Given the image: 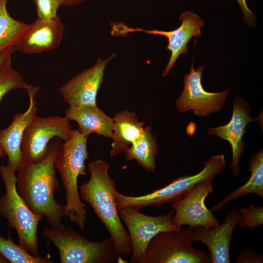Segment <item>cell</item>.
Segmentation results:
<instances>
[{"label": "cell", "mask_w": 263, "mask_h": 263, "mask_svg": "<svg viewBox=\"0 0 263 263\" xmlns=\"http://www.w3.org/2000/svg\"><path fill=\"white\" fill-rule=\"evenodd\" d=\"M0 254L11 263H53L47 257L35 256L20 244H16L10 236L6 239L0 236Z\"/></svg>", "instance_id": "23"}, {"label": "cell", "mask_w": 263, "mask_h": 263, "mask_svg": "<svg viewBox=\"0 0 263 263\" xmlns=\"http://www.w3.org/2000/svg\"><path fill=\"white\" fill-rule=\"evenodd\" d=\"M240 214L236 208L228 213L222 224L212 227H193L190 233L192 242L200 241L208 249L211 263H230V244Z\"/></svg>", "instance_id": "15"}, {"label": "cell", "mask_w": 263, "mask_h": 263, "mask_svg": "<svg viewBox=\"0 0 263 263\" xmlns=\"http://www.w3.org/2000/svg\"><path fill=\"white\" fill-rule=\"evenodd\" d=\"M6 156L4 151L0 147V159Z\"/></svg>", "instance_id": "32"}, {"label": "cell", "mask_w": 263, "mask_h": 263, "mask_svg": "<svg viewBox=\"0 0 263 263\" xmlns=\"http://www.w3.org/2000/svg\"><path fill=\"white\" fill-rule=\"evenodd\" d=\"M128 232L131 245L130 262L140 263L151 240L161 232L180 229L173 222L174 210L157 216L144 214L132 207L118 209Z\"/></svg>", "instance_id": "8"}, {"label": "cell", "mask_w": 263, "mask_h": 263, "mask_svg": "<svg viewBox=\"0 0 263 263\" xmlns=\"http://www.w3.org/2000/svg\"><path fill=\"white\" fill-rule=\"evenodd\" d=\"M9 262L0 254V263H8Z\"/></svg>", "instance_id": "31"}, {"label": "cell", "mask_w": 263, "mask_h": 263, "mask_svg": "<svg viewBox=\"0 0 263 263\" xmlns=\"http://www.w3.org/2000/svg\"><path fill=\"white\" fill-rule=\"evenodd\" d=\"M109 165L102 159L88 164L90 177L79 188L81 199L93 209L113 239L118 257L131 253L130 237L118 212L114 197L115 182L108 173Z\"/></svg>", "instance_id": "2"}, {"label": "cell", "mask_w": 263, "mask_h": 263, "mask_svg": "<svg viewBox=\"0 0 263 263\" xmlns=\"http://www.w3.org/2000/svg\"><path fill=\"white\" fill-rule=\"evenodd\" d=\"M7 0H0V53L14 47L29 24L10 16L6 9Z\"/></svg>", "instance_id": "22"}, {"label": "cell", "mask_w": 263, "mask_h": 263, "mask_svg": "<svg viewBox=\"0 0 263 263\" xmlns=\"http://www.w3.org/2000/svg\"><path fill=\"white\" fill-rule=\"evenodd\" d=\"M113 118L111 156L125 152L142 135L145 127V122L140 121L135 113L128 110L116 113Z\"/></svg>", "instance_id": "19"}, {"label": "cell", "mask_w": 263, "mask_h": 263, "mask_svg": "<svg viewBox=\"0 0 263 263\" xmlns=\"http://www.w3.org/2000/svg\"><path fill=\"white\" fill-rule=\"evenodd\" d=\"M42 234L56 247L61 263H114L117 261L118 256L111 237L91 241L63 224L57 228L46 227Z\"/></svg>", "instance_id": "4"}, {"label": "cell", "mask_w": 263, "mask_h": 263, "mask_svg": "<svg viewBox=\"0 0 263 263\" xmlns=\"http://www.w3.org/2000/svg\"><path fill=\"white\" fill-rule=\"evenodd\" d=\"M73 130L65 116L40 117L36 116L26 129L21 143L22 161L35 163L45 157L49 144L55 138L64 141Z\"/></svg>", "instance_id": "9"}, {"label": "cell", "mask_w": 263, "mask_h": 263, "mask_svg": "<svg viewBox=\"0 0 263 263\" xmlns=\"http://www.w3.org/2000/svg\"><path fill=\"white\" fill-rule=\"evenodd\" d=\"M193 227L163 231L150 242L140 263H209V256L194 248L190 233Z\"/></svg>", "instance_id": "7"}, {"label": "cell", "mask_w": 263, "mask_h": 263, "mask_svg": "<svg viewBox=\"0 0 263 263\" xmlns=\"http://www.w3.org/2000/svg\"><path fill=\"white\" fill-rule=\"evenodd\" d=\"M236 263H262L263 256L251 249L244 250L237 256Z\"/></svg>", "instance_id": "27"}, {"label": "cell", "mask_w": 263, "mask_h": 263, "mask_svg": "<svg viewBox=\"0 0 263 263\" xmlns=\"http://www.w3.org/2000/svg\"><path fill=\"white\" fill-rule=\"evenodd\" d=\"M213 179L200 182L185 196L172 202L170 207L174 210L173 222L175 225L212 227L220 224L205 204L206 198L213 190Z\"/></svg>", "instance_id": "12"}, {"label": "cell", "mask_w": 263, "mask_h": 263, "mask_svg": "<svg viewBox=\"0 0 263 263\" xmlns=\"http://www.w3.org/2000/svg\"><path fill=\"white\" fill-rule=\"evenodd\" d=\"M15 173L7 165L0 167L5 188V193L0 198V214L17 232L19 244L31 254L39 256L38 227L44 216L33 213L18 193Z\"/></svg>", "instance_id": "5"}, {"label": "cell", "mask_w": 263, "mask_h": 263, "mask_svg": "<svg viewBox=\"0 0 263 263\" xmlns=\"http://www.w3.org/2000/svg\"><path fill=\"white\" fill-rule=\"evenodd\" d=\"M250 112L248 103L243 97L237 96L233 100L232 113L229 122L225 125L209 128L207 131L208 134L217 136L231 145L232 157L230 169L234 178L237 177L240 173L239 163L246 145V142L242 140L245 128L251 122L261 120L259 116L252 118Z\"/></svg>", "instance_id": "14"}, {"label": "cell", "mask_w": 263, "mask_h": 263, "mask_svg": "<svg viewBox=\"0 0 263 263\" xmlns=\"http://www.w3.org/2000/svg\"><path fill=\"white\" fill-rule=\"evenodd\" d=\"M85 0H58L60 5L71 6L80 3Z\"/></svg>", "instance_id": "30"}, {"label": "cell", "mask_w": 263, "mask_h": 263, "mask_svg": "<svg viewBox=\"0 0 263 263\" xmlns=\"http://www.w3.org/2000/svg\"><path fill=\"white\" fill-rule=\"evenodd\" d=\"M30 86L24 81L19 72L12 68L11 56L0 65V103L4 96L12 90L17 89L27 90Z\"/></svg>", "instance_id": "24"}, {"label": "cell", "mask_w": 263, "mask_h": 263, "mask_svg": "<svg viewBox=\"0 0 263 263\" xmlns=\"http://www.w3.org/2000/svg\"><path fill=\"white\" fill-rule=\"evenodd\" d=\"M203 70V65L194 69L193 59L189 73L183 77V92L175 101L179 113L192 110L197 117H208L223 107L229 89L217 93L206 91L201 83Z\"/></svg>", "instance_id": "11"}, {"label": "cell", "mask_w": 263, "mask_h": 263, "mask_svg": "<svg viewBox=\"0 0 263 263\" xmlns=\"http://www.w3.org/2000/svg\"><path fill=\"white\" fill-rule=\"evenodd\" d=\"M87 139L77 130H73L71 137L61 143L55 161V167L60 174L65 190L66 216L81 229L84 228L87 217L77 184L78 176L86 174Z\"/></svg>", "instance_id": "3"}, {"label": "cell", "mask_w": 263, "mask_h": 263, "mask_svg": "<svg viewBox=\"0 0 263 263\" xmlns=\"http://www.w3.org/2000/svg\"><path fill=\"white\" fill-rule=\"evenodd\" d=\"M115 56L113 53L105 59L98 58L94 66L85 69L59 89L69 107L97 106L96 96L103 82L105 67Z\"/></svg>", "instance_id": "13"}, {"label": "cell", "mask_w": 263, "mask_h": 263, "mask_svg": "<svg viewBox=\"0 0 263 263\" xmlns=\"http://www.w3.org/2000/svg\"><path fill=\"white\" fill-rule=\"evenodd\" d=\"M248 169L251 175L247 182L232 191L221 201L212 207L214 211L225 205L248 194L253 193L263 198V150L255 153L248 161Z\"/></svg>", "instance_id": "20"}, {"label": "cell", "mask_w": 263, "mask_h": 263, "mask_svg": "<svg viewBox=\"0 0 263 263\" xmlns=\"http://www.w3.org/2000/svg\"><path fill=\"white\" fill-rule=\"evenodd\" d=\"M64 26L58 17L49 19H37L29 25L14 47L25 54H39L57 48L60 44Z\"/></svg>", "instance_id": "17"}, {"label": "cell", "mask_w": 263, "mask_h": 263, "mask_svg": "<svg viewBox=\"0 0 263 263\" xmlns=\"http://www.w3.org/2000/svg\"><path fill=\"white\" fill-rule=\"evenodd\" d=\"M69 121H75L78 131L88 137L95 133L107 138H112L113 118L107 115L97 107H69L65 112Z\"/></svg>", "instance_id": "18"}, {"label": "cell", "mask_w": 263, "mask_h": 263, "mask_svg": "<svg viewBox=\"0 0 263 263\" xmlns=\"http://www.w3.org/2000/svg\"><path fill=\"white\" fill-rule=\"evenodd\" d=\"M26 91L30 99L27 110L22 113H15L11 124L0 130V147L8 157L7 165L16 172L22 162L21 143L24 133L31 121L37 116L38 111L35 96L39 87L31 85Z\"/></svg>", "instance_id": "16"}, {"label": "cell", "mask_w": 263, "mask_h": 263, "mask_svg": "<svg viewBox=\"0 0 263 263\" xmlns=\"http://www.w3.org/2000/svg\"><path fill=\"white\" fill-rule=\"evenodd\" d=\"M243 13V18L245 24L249 26H254L255 23V14L247 7L246 0H237Z\"/></svg>", "instance_id": "28"}, {"label": "cell", "mask_w": 263, "mask_h": 263, "mask_svg": "<svg viewBox=\"0 0 263 263\" xmlns=\"http://www.w3.org/2000/svg\"><path fill=\"white\" fill-rule=\"evenodd\" d=\"M58 139L51 141L44 158L35 163L22 161L16 171L18 193L33 213L45 217L52 228L60 226L66 216L65 205L54 197L59 188L55 167L61 144Z\"/></svg>", "instance_id": "1"}, {"label": "cell", "mask_w": 263, "mask_h": 263, "mask_svg": "<svg viewBox=\"0 0 263 263\" xmlns=\"http://www.w3.org/2000/svg\"><path fill=\"white\" fill-rule=\"evenodd\" d=\"M179 19L182 22L181 25L170 31L132 28L122 23L114 22L112 25V34L124 36L131 32L141 31L148 34L161 35L167 38L168 44L166 48L170 51L171 55L162 74V76L164 77L171 70L179 56L181 54L186 55L188 50L187 44L189 40L193 37L201 36L200 29L204 26V21L200 19V17L190 11L182 13Z\"/></svg>", "instance_id": "10"}, {"label": "cell", "mask_w": 263, "mask_h": 263, "mask_svg": "<svg viewBox=\"0 0 263 263\" xmlns=\"http://www.w3.org/2000/svg\"><path fill=\"white\" fill-rule=\"evenodd\" d=\"M127 160H134L147 171H154L156 169L157 153V140L150 126L144 127L142 135L135 140L124 152Z\"/></svg>", "instance_id": "21"}, {"label": "cell", "mask_w": 263, "mask_h": 263, "mask_svg": "<svg viewBox=\"0 0 263 263\" xmlns=\"http://www.w3.org/2000/svg\"><path fill=\"white\" fill-rule=\"evenodd\" d=\"M223 154L212 156L205 163L203 169L198 173L179 177L167 186L151 193L140 196H129L114 191L118 209L132 207L140 209L147 207H158L181 199L188 194L201 181L213 178L225 167Z\"/></svg>", "instance_id": "6"}, {"label": "cell", "mask_w": 263, "mask_h": 263, "mask_svg": "<svg viewBox=\"0 0 263 263\" xmlns=\"http://www.w3.org/2000/svg\"><path fill=\"white\" fill-rule=\"evenodd\" d=\"M37 7L38 19H49L57 17L60 5L58 0H34Z\"/></svg>", "instance_id": "26"}, {"label": "cell", "mask_w": 263, "mask_h": 263, "mask_svg": "<svg viewBox=\"0 0 263 263\" xmlns=\"http://www.w3.org/2000/svg\"><path fill=\"white\" fill-rule=\"evenodd\" d=\"M240 214L239 221L237 225V228L246 227L250 230L263 224V207H256L251 204L248 208L240 207Z\"/></svg>", "instance_id": "25"}, {"label": "cell", "mask_w": 263, "mask_h": 263, "mask_svg": "<svg viewBox=\"0 0 263 263\" xmlns=\"http://www.w3.org/2000/svg\"><path fill=\"white\" fill-rule=\"evenodd\" d=\"M16 51L14 47H9L0 53V65Z\"/></svg>", "instance_id": "29"}]
</instances>
